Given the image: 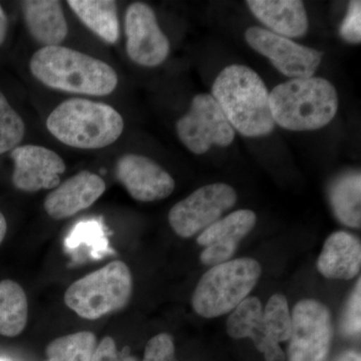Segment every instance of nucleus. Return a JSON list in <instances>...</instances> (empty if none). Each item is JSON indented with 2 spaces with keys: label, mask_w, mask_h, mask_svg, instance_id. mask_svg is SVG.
<instances>
[{
  "label": "nucleus",
  "mask_w": 361,
  "mask_h": 361,
  "mask_svg": "<svg viewBox=\"0 0 361 361\" xmlns=\"http://www.w3.org/2000/svg\"><path fill=\"white\" fill-rule=\"evenodd\" d=\"M30 70L45 87L70 94L104 97L118 87V75L108 63L61 45L35 51Z\"/></svg>",
  "instance_id": "f257e3e1"
},
{
  "label": "nucleus",
  "mask_w": 361,
  "mask_h": 361,
  "mask_svg": "<svg viewBox=\"0 0 361 361\" xmlns=\"http://www.w3.org/2000/svg\"><path fill=\"white\" fill-rule=\"evenodd\" d=\"M212 97L235 130L248 137L272 133L269 92L260 75L249 66H227L216 78Z\"/></svg>",
  "instance_id": "f03ea898"
},
{
  "label": "nucleus",
  "mask_w": 361,
  "mask_h": 361,
  "mask_svg": "<svg viewBox=\"0 0 361 361\" xmlns=\"http://www.w3.org/2000/svg\"><path fill=\"white\" fill-rule=\"evenodd\" d=\"M269 104L275 125L304 132L329 125L338 111L339 99L336 87L325 78H292L271 90Z\"/></svg>",
  "instance_id": "7ed1b4c3"
},
{
  "label": "nucleus",
  "mask_w": 361,
  "mask_h": 361,
  "mask_svg": "<svg viewBox=\"0 0 361 361\" xmlns=\"http://www.w3.org/2000/svg\"><path fill=\"white\" fill-rule=\"evenodd\" d=\"M47 128L66 146L97 149L118 141L125 122L122 115L110 104L75 97L63 102L51 111Z\"/></svg>",
  "instance_id": "20e7f679"
},
{
  "label": "nucleus",
  "mask_w": 361,
  "mask_h": 361,
  "mask_svg": "<svg viewBox=\"0 0 361 361\" xmlns=\"http://www.w3.org/2000/svg\"><path fill=\"white\" fill-rule=\"evenodd\" d=\"M261 266L252 258H239L213 266L202 276L192 298L202 317L214 318L234 310L260 279Z\"/></svg>",
  "instance_id": "39448f33"
},
{
  "label": "nucleus",
  "mask_w": 361,
  "mask_h": 361,
  "mask_svg": "<svg viewBox=\"0 0 361 361\" xmlns=\"http://www.w3.org/2000/svg\"><path fill=\"white\" fill-rule=\"evenodd\" d=\"M132 292L130 268L123 261H114L73 282L66 291L65 302L80 317L94 320L125 307Z\"/></svg>",
  "instance_id": "423d86ee"
},
{
  "label": "nucleus",
  "mask_w": 361,
  "mask_h": 361,
  "mask_svg": "<svg viewBox=\"0 0 361 361\" xmlns=\"http://www.w3.org/2000/svg\"><path fill=\"white\" fill-rule=\"evenodd\" d=\"M289 361H326L334 339L331 313L314 300L299 301L291 314Z\"/></svg>",
  "instance_id": "0eeeda50"
},
{
  "label": "nucleus",
  "mask_w": 361,
  "mask_h": 361,
  "mask_svg": "<svg viewBox=\"0 0 361 361\" xmlns=\"http://www.w3.org/2000/svg\"><path fill=\"white\" fill-rule=\"evenodd\" d=\"M180 141L189 151L203 155L213 145L228 147L235 139V130L212 94H197L190 110L177 122Z\"/></svg>",
  "instance_id": "6e6552de"
},
{
  "label": "nucleus",
  "mask_w": 361,
  "mask_h": 361,
  "mask_svg": "<svg viewBox=\"0 0 361 361\" xmlns=\"http://www.w3.org/2000/svg\"><path fill=\"white\" fill-rule=\"evenodd\" d=\"M236 202V192L229 185H207L176 204L169 213V223L176 234L190 238L219 220Z\"/></svg>",
  "instance_id": "1a4fd4ad"
},
{
  "label": "nucleus",
  "mask_w": 361,
  "mask_h": 361,
  "mask_svg": "<svg viewBox=\"0 0 361 361\" xmlns=\"http://www.w3.org/2000/svg\"><path fill=\"white\" fill-rule=\"evenodd\" d=\"M246 42L266 56L282 75L292 78H312L322 61L323 52L296 44L265 28H248Z\"/></svg>",
  "instance_id": "9d476101"
},
{
  "label": "nucleus",
  "mask_w": 361,
  "mask_h": 361,
  "mask_svg": "<svg viewBox=\"0 0 361 361\" xmlns=\"http://www.w3.org/2000/svg\"><path fill=\"white\" fill-rule=\"evenodd\" d=\"M128 56L137 65L160 66L170 54V42L159 26L155 11L148 4L135 2L125 16Z\"/></svg>",
  "instance_id": "9b49d317"
},
{
  "label": "nucleus",
  "mask_w": 361,
  "mask_h": 361,
  "mask_svg": "<svg viewBox=\"0 0 361 361\" xmlns=\"http://www.w3.org/2000/svg\"><path fill=\"white\" fill-rule=\"evenodd\" d=\"M13 161V184L20 191L35 193L54 190L61 184L66 165L56 152L37 145L16 147L11 152Z\"/></svg>",
  "instance_id": "f8f14e48"
},
{
  "label": "nucleus",
  "mask_w": 361,
  "mask_h": 361,
  "mask_svg": "<svg viewBox=\"0 0 361 361\" xmlns=\"http://www.w3.org/2000/svg\"><path fill=\"white\" fill-rule=\"evenodd\" d=\"M116 177L133 199L155 202L168 198L175 180L167 171L146 156L126 154L116 164Z\"/></svg>",
  "instance_id": "ddd939ff"
},
{
  "label": "nucleus",
  "mask_w": 361,
  "mask_h": 361,
  "mask_svg": "<svg viewBox=\"0 0 361 361\" xmlns=\"http://www.w3.org/2000/svg\"><path fill=\"white\" fill-rule=\"evenodd\" d=\"M255 224L253 211L238 210L209 226L197 238V243L205 247L200 256L202 263L213 267L229 261L238 248L239 242Z\"/></svg>",
  "instance_id": "4468645a"
},
{
  "label": "nucleus",
  "mask_w": 361,
  "mask_h": 361,
  "mask_svg": "<svg viewBox=\"0 0 361 361\" xmlns=\"http://www.w3.org/2000/svg\"><path fill=\"white\" fill-rule=\"evenodd\" d=\"M104 180L94 173L82 171L68 178L47 195L45 212L54 220H63L90 208L106 191Z\"/></svg>",
  "instance_id": "2eb2a0df"
},
{
  "label": "nucleus",
  "mask_w": 361,
  "mask_h": 361,
  "mask_svg": "<svg viewBox=\"0 0 361 361\" xmlns=\"http://www.w3.org/2000/svg\"><path fill=\"white\" fill-rule=\"evenodd\" d=\"M26 27L35 42L45 47H56L68 33L65 11L56 0H25L20 2Z\"/></svg>",
  "instance_id": "dca6fc26"
},
{
  "label": "nucleus",
  "mask_w": 361,
  "mask_h": 361,
  "mask_svg": "<svg viewBox=\"0 0 361 361\" xmlns=\"http://www.w3.org/2000/svg\"><path fill=\"white\" fill-rule=\"evenodd\" d=\"M361 267L360 241L355 235L337 231L330 235L317 260V269L329 279L350 280Z\"/></svg>",
  "instance_id": "f3484780"
},
{
  "label": "nucleus",
  "mask_w": 361,
  "mask_h": 361,
  "mask_svg": "<svg viewBox=\"0 0 361 361\" xmlns=\"http://www.w3.org/2000/svg\"><path fill=\"white\" fill-rule=\"evenodd\" d=\"M252 13L270 32L281 37H303L308 30V18L299 0H249Z\"/></svg>",
  "instance_id": "a211bd4d"
},
{
  "label": "nucleus",
  "mask_w": 361,
  "mask_h": 361,
  "mask_svg": "<svg viewBox=\"0 0 361 361\" xmlns=\"http://www.w3.org/2000/svg\"><path fill=\"white\" fill-rule=\"evenodd\" d=\"M68 6L94 35L108 44L120 37L116 2L113 0H68Z\"/></svg>",
  "instance_id": "6ab92c4d"
},
{
  "label": "nucleus",
  "mask_w": 361,
  "mask_h": 361,
  "mask_svg": "<svg viewBox=\"0 0 361 361\" xmlns=\"http://www.w3.org/2000/svg\"><path fill=\"white\" fill-rule=\"evenodd\" d=\"M329 201L337 219L342 224L360 228V173L349 172L337 178L329 188Z\"/></svg>",
  "instance_id": "aec40b11"
},
{
  "label": "nucleus",
  "mask_w": 361,
  "mask_h": 361,
  "mask_svg": "<svg viewBox=\"0 0 361 361\" xmlns=\"http://www.w3.org/2000/svg\"><path fill=\"white\" fill-rule=\"evenodd\" d=\"M66 253L75 262L87 259H101L110 254L106 230L97 220L78 223L66 238Z\"/></svg>",
  "instance_id": "412c9836"
},
{
  "label": "nucleus",
  "mask_w": 361,
  "mask_h": 361,
  "mask_svg": "<svg viewBox=\"0 0 361 361\" xmlns=\"http://www.w3.org/2000/svg\"><path fill=\"white\" fill-rule=\"evenodd\" d=\"M227 332L232 338H251L261 351L269 338L263 323L262 303L257 297H247L227 320Z\"/></svg>",
  "instance_id": "4be33fe9"
},
{
  "label": "nucleus",
  "mask_w": 361,
  "mask_h": 361,
  "mask_svg": "<svg viewBox=\"0 0 361 361\" xmlns=\"http://www.w3.org/2000/svg\"><path fill=\"white\" fill-rule=\"evenodd\" d=\"M28 304L23 287L13 280L0 281V336H20L27 323Z\"/></svg>",
  "instance_id": "5701e85b"
},
{
  "label": "nucleus",
  "mask_w": 361,
  "mask_h": 361,
  "mask_svg": "<svg viewBox=\"0 0 361 361\" xmlns=\"http://www.w3.org/2000/svg\"><path fill=\"white\" fill-rule=\"evenodd\" d=\"M97 342L92 332L80 331L49 342L45 361H90Z\"/></svg>",
  "instance_id": "b1692460"
},
{
  "label": "nucleus",
  "mask_w": 361,
  "mask_h": 361,
  "mask_svg": "<svg viewBox=\"0 0 361 361\" xmlns=\"http://www.w3.org/2000/svg\"><path fill=\"white\" fill-rule=\"evenodd\" d=\"M263 323L268 336L277 342L290 339L292 318L286 297L274 294L263 310Z\"/></svg>",
  "instance_id": "393cba45"
},
{
  "label": "nucleus",
  "mask_w": 361,
  "mask_h": 361,
  "mask_svg": "<svg viewBox=\"0 0 361 361\" xmlns=\"http://www.w3.org/2000/svg\"><path fill=\"white\" fill-rule=\"evenodd\" d=\"M25 123L0 92V155L13 151L23 141Z\"/></svg>",
  "instance_id": "a878e982"
},
{
  "label": "nucleus",
  "mask_w": 361,
  "mask_h": 361,
  "mask_svg": "<svg viewBox=\"0 0 361 361\" xmlns=\"http://www.w3.org/2000/svg\"><path fill=\"white\" fill-rule=\"evenodd\" d=\"M361 280L358 279L342 314L341 330L346 337L360 336L361 329Z\"/></svg>",
  "instance_id": "bb28decb"
},
{
  "label": "nucleus",
  "mask_w": 361,
  "mask_h": 361,
  "mask_svg": "<svg viewBox=\"0 0 361 361\" xmlns=\"http://www.w3.org/2000/svg\"><path fill=\"white\" fill-rule=\"evenodd\" d=\"M175 358V344L168 334H160L149 339L145 348L142 361H173Z\"/></svg>",
  "instance_id": "cd10ccee"
},
{
  "label": "nucleus",
  "mask_w": 361,
  "mask_h": 361,
  "mask_svg": "<svg viewBox=\"0 0 361 361\" xmlns=\"http://www.w3.org/2000/svg\"><path fill=\"white\" fill-rule=\"evenodd\" d=\"M342 39L349 44H360L361 42V2L353 0L349 2L348 13L341 25Z\"/></svg>",
  "instance_id": "c85d7f7f"
},
{
  "label": "nucleus",
  "mask_w": 361,
  "mask_h": 361,
  "mask_svg": "<svg viewBox=\"0 0 361 361\" xmlns=\"http://www.w3.org/2000/svg\"><path fill=\"white\" fill-rule=\"evenodd\" d=\"M90 361H139L130 355L129 348L118 350L116 341L111 336H106L97 344Z\"/></svg>",
  "instance_id": "c756f323"
},
{
  "label": "nucleus",
  "mask_w": 361,
  "mask_h": 361,
  "mask_svg": "<svg viewBox=\"0 0 361 361\" xmlns=\"http://www.w3.org/2000/svg\"><path fill=\"white\" fill-rule=\"evenodd\" d=\"M260 353H264L266 361H285V355L280 348L279 342L269 337L265 342L264 346Z\"/></svg>",
  "instance_id": "7c9ffc66"
},
{
  "label": "nucleus",
  "mask_w": 361,
  "mask_h": 361,
  "mask_svg": "<svg viewBox=\"0 0 361 361\" xmlns=\"http://www.w3.org/2000/svg\"><path fill=\"white\" fill-rule=\"evenodd\" d=\"M7 32H8V18L6 11L0 6V47L6 42Z\"/></svg>",
  "instance_id": "2f4dec72"
},
{
  "label": "nucleus",
  "mask_w": 361,
  "mask_h": 361,
  "mask_svg": "<svg viewBox=\"0 0 361 361\" xmlns=\"http://www.w3.org/2000/svg\"><path fill=\"white\" fill-rule=\"evenodd\" d=\"M337 361H360V355L355 351H346Z\"/></svg>",
  "instance_id": "473e14b6"
},
{
  "label": "nucleus",
  "mask_w": 361,
  "mask_h": 361,
  "mask_svg": "<svg viewBox=\"0 0 361 361\" xmlns=\"http://www.w3.org/2000/svg\"><path fill=\"white\" fill-rule=\"evenodd\" d=\"M7 231V223L6 217L4 214L0 212V244L4 241V237H6Z\"/></svg>",
  "instance_id": "72a5a7b5"
},
{
  "label": "nucleus",
  "mask_w": 361,
  "mask_h": 361,
  "mask_svg": "<svg viewBox=\"0 0 361 361\" xmlns=\"http://www.w3.org/2000/svg\"><path fill=\"white\" fill-rule=\"evenodd\" d=\"M0 361H8V360H6V358L0 357Z\"/></svg>",
  "instance_id": "f704fd0d"
}]
</instances>
